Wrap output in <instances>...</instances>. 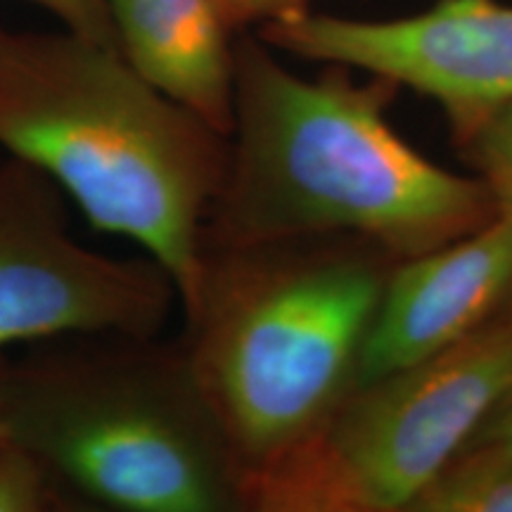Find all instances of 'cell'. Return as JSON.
Segmentation results:
<instances>
[{
	"label": "cell",
	"instance_id": "8",
	"mask_svg": "<svg viewBox=\"0 0 512 512\" xmlns=\"http://www.w3.org/2000/svg\"><path fill=\"white\" fill-rule=\"evenodd\" d=\"M512 292V221L401 259L389 273L358 361L356 384L425 361L501 316Z\"/></svg>",
	"mask_w": 512,
	"mask_h": 512
},
{
	"label": "cell",
	"instance_id": "2",
	"mask_svg": "<svg viewBox=\"0 0 512 512\" xmlns=\"http://www.w3.org/2000/svg\"><path fill=\"white\" fill-rule=\"evenodd\" d=\"M0 147L34 164L88 223L138 242L190 299L230 140L72 31L0 27Z\"/></svg>",
	"mask_w": 512,
	"mask_h": 512
},
{
	"label": "cell",
	"instance_id": "13",
	"mask_svg": "<svg viewBox=\"0 0 512 512\" xmlns=\"http://www.w3.org/2000/svg\"><path fill=\"white\" fill-rule=\"evenodd\" d=\"M29 3L48 10L72 34L100 43L105 48L119 50L117 31H114L105 0H29Z\"/></svg>",
	"mask_w": 512,
	"mask_h": 512
},
{
	"label": "cell",
	"instance_id": "5",
	"mask_svg": "<svg viewBox=\"0 0 512 512\" xmlns=\"http://www.w3.org/2000/svg\"><path fill=\"white\" fill-rule=\"evenodd\" d=\"M512 387V318L358 384L245 484L247 512H408Z\"/></svg>",
	"mask_w": 512,
	"mask_h": 512
},
{
	"label": "cell",
	"instance_id": "17",
	"mask_svg": "<svg viewBox=\"0 0 512 512\" xmlns=\"http://www.w3.org/2000/svg\"><path fill=\"white\" fill-rule=\"evenodd\" d=\"M219 3H221V0H219Z\"/></svg>",
	"mask_w": 512,
	"mask_h": 512
},
{
	"label": "cell",
	"instance_id": "3",
	"mask_svg": "<svg viewBox=\"0 0 512 512\" xmlns=\"http://www.w3.org/2000/svg\"><path fill=\"white\" fill-rule=\"evenodd\" d=\"M399 261L358 235L202 242L181 342L242 484L309 439L354 389Z\"/></svg>",
	"mask_w": 512,
	"mask_h": 512
},
{
	"label": "cell",
	"instance_id": "15",
	"mask_svg": "<svg viewBox=\"0 0 512 512\" xmlns=\"http://www.w3.org/2000/svg\"><path fill=\"white\" fill-rule=\"evenodd\" d=\"M494 446L512 456V387L505 392L496 408L486 415V420L477 427L472 439L465 446Z\"/></svg>",
	"mask_w": 512,
	"mask_h": 512
},
{
	"label": "cell",
	"instance_id": "10",
	"mask_svg": "<svg viewBox=\"0 0 512 512\" xmlns=\"http://www.w3.org/2000/svg\"><path fill=\"white\" fill-rule=\"evenodd\" d=\"M408 512H512V456L494 446H463Z\"/></svg>",
	"mask_w": 512,
	"mask_h": 512
},
{
	"label": "cell",
	"instance_id": "6",
	"mask_svg": "<svg viewBox=\"0 0 512 512\" xmlns=\"http://www.w3.org/2000/svg\"><path fill=\"white\" fill-rule=\"evenodd\" d=\"M178 290L152 259H114L69 235L64 192L17 157L0 159V351L64 335H159Z\"/></svg>",
	"mask_w": 512,
	"mask_h": 512
},
{
	"label": "cell",
	"instance_id": "4",
	"mask_svg": "<svg viewBox=\"0 0 512 512\" xmlns=\"http://www.w3.org/2000/svg\"><path fill=\"white\" fill-rule=\"evenodd\" d=\"M3 437L46 467L69 510L247 512L245 484L181 337L117 332L8 356Z\"/></svg>",
	"mask_w": 512,
	"mask_h": 512
},
{
	"label": "cell",
	"instance_id": "16",
	"mask_svg": "<svg viewBox=\"0 0 512 512\" xmlns=\"http://www.w3.org/2000/svg\"><path fill=\"white\" fill-rule=\"evenodd\" d=\"M5 363H8V354L0 351V396H3V373H5ZM0 437H3V399H0Z\"/></svg>",
	"mask_w": 512,
	"mask_h": 512
},
{
	"label": "cell",
	"instance_id": "11",
	"mask_svg": "<svg viewBox=\"0 0 512 512\" xmlns=\"http://www.w3.org/2000/svg\"><path fill=\"white\" fill-rule=\"evenodd\" d=\"M453 145L472 174L491 190L498 214L512 221V102L489 114L467 136L453 140ZM498 318H512V292Z\"/></svg>",
	"mask_w": 512,
	"mask_h": 512
},
{
	"label": "cell",
	"instance_id": "7",
	"mask_svg": "<svg viewBox=\"0 0 512 512\" xmlns=\"http://www.w3.org/2000/svg\"><path fill=\"white\" fill-rule=\"evenodd\" d=\"M259 38L304 60L392 79L437 102L451 140L512 102V5L439 0L399 19L306 15L264 24Z\"/></svg>",
	"mask_w": 512,
	"mask_h": 512
},
{
	"label": "cell",
	"instance_id": "12",
	"mask_svg": "<svg viewBox=\"0 0 512 512\" xmlns=\"http://www.w3.org/2000/svg\"><path fill=\"white\" fill-rule=\"evenodd\" d=\"M69 510L34 453L0 437V512Z\"/></svg>",
	"mask_w": 512,
	"mask_h": 512
},
{
	"label": "cell",
	"instance_id": "1",
	"mask_svg": "<svg viewBox=\"0 0 512 512\" xmlns=\"http://www.w3.org/2000/svg\"><path fill=\"white\" fill-rule=\"evenodd\" d=\"M325 67L304 79L261 38L233 43L228 169L204 245L358 235L411 259L496 219L482 178L434 164L394 131L387 114L399 83Z\"/></svg>",
	"mask_w": 512,
	"mask_h": 512
},
{
	"label": "cell",
	"instance_id": "9",
	"mask_svg": "<svg viewBox=\"0 0 512 512\" xmlns=\"http://www.w3.org/2000/svg\"><path fill=\"white\" fill-rule=\"evenodd\" d=\"M119 53L216 131L233 128V31L219 0H105Z\"/></svg>",
	"mask_w": 512,
	"mask_h": 512
},
{
	"label": "cell",
	"instance_id": "14",
	"mask_svg": "<svg viewBox=\"0 0 512 512\" xmlns=\"http://www.w3.org/2000/svg\"><path fill=\"white\" fill-rule=\"evenodd\" d=\"M221 12L233 34L273 22H287L311 12L309 0H221Z\"/></svg>",
	"mask_w": 512,
	"mask_h": 512
}]
</instances>
